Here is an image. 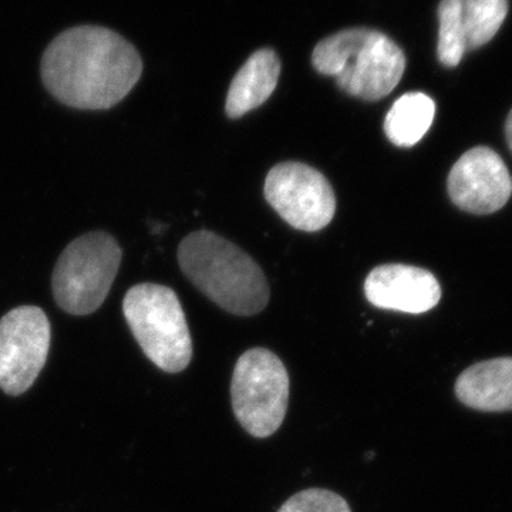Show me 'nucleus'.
<instances>
[{
	"mask_svg": "<svg viewBox=\"0 0 512 512\" xmlns=\"http://www.w3.org/2000/svg\"><path fill=\"white\" fill-rule=\"evenodd\" d=\"M265 198L282 220L301 231L316 232L336 212L335 192L325 175L295 161L275 165L265 180Z\"/></svg>",
	"mask_w": 512,
	"mask_h": 512,
	"instance_id": "0eeeda50",
	"label": "nucleus"
},
{
	"mask_svg": "<svg viewBox=\"0 0 512 512\" xmlns=\"http://www.w3.org/2000/svg\"><path fill=\"white\" fill-rule=\"evenodd\" d=\"M505 136H507L508 146H510L512 151V110L508 114L507 123H505Z\"/></svg>",
	"mask_w": 512,
	"mask_h": 512,
	"instance_id": "f3484780",
	"label": "nucleus"
},
{
	"mask_svg": "<svg viewBox=\"0 0 512 512\" xmlns=\"http://www.w3.org/2000/svg\"><path fill=\"white\" fill-rule=\"evenodd\" d=\"M50 323L37 306H20L0 319V389L10 396L28 392L46 365Z\"/></svg>",
	"mask_w": 512,
	"mask_h": 512,
	"instance_id": "6e6552de",
	"label": "nucleus"
},
{
	"mask_svg": "<svg viewBox=\"0 0 512 512\" xmlns=\"http://www.w3.org/2000/svg\"><path fill=\"white\" fill-rule=\"evenodd\" d=\"M468 50L490 42L503 26L508 0H461Z\"/></svg>",
	"mask_w": 512,
	"mask_h": 512,
	"instance_id": "4468645a",
	"label": "nucleus"
},
{
	"mask_svg": "<svg viewBox=\"0 0 512 512\" xmlns=\"http://www.w3.org/2000/svg\"><path fill=\"white\" fill-rule=\"evenodd\" d=\"M141 73L137 50L113 30L97 26L66 30L50 43L42 59L46 89L74 109L116 106Z\"/></svg>",
	"mask_w": 512,
	"mask_h": 512,
	"instance_id": "f257e3e1",
	"label": "nucleus"
},
{
	"mask_svg": "<svg viewBox=\"0 0 512 512\" xmlns=\"http://www.w3.org/2000/svg\"><path fill=\"white\" fill-rule=\"evenodd\" d=\"M312 64L319 73L335 77L343 92L375 101L396 89L406 69V56L382 32L356 28L319 42L313 50Z\"/></svg>",
	"mask_w": 512,
	"mask_h": 512,
	"instance_id": "7ed1b4c3",
	"label": "nucleus"
},
{
	"mask_svg": "<svg viewBox=\"0 0 512 512\" xmlns=\"http://www.w3.org/2000/svg\"><path fill=\"white\" fill-rule=\"evenodd\" d=\"M281 74V62L274 50L262 49L249 57L229 86L228 117L239 119L272 96Z\"/></svg>",
	"mask_w": 512,
	"mask_h": 512,
	"instance_id": "f8f14e48",
	"label": "nucleus"
},
{
	"mask_svg": "<svg viewBox=\"0 0 512 512\" xmlns=\"http://www.w3.org/2000/svg\"><path fill=\"white\" fill-rule=\"evenodd\" d=\"M123 251L106 232H89L64 249L53 272L55 301L74 316L90 315L106 301Z\"/></svg>",
	"mask_w": 512,
	"mask_h": 512,
	"instance_id": "39448f33",
	"label": "nucleus"
},
{
	"mask_svg": "<svg viewBox=\"0 0 512 512\" xmlns=\"http://www.w3.org/2000/svg\"><path fill=\"white\" fill-rule=\"evenodd\" d=\"M123 312L144 355L167 373L183 372L192 359V339L183 306L173 289L156 284L133 286Z\"/></svg>",
	"mask_w": 512,
	"mask_h": 512,
	"instance_id": "20e7f679",
	"label": "nucleus"
},
{
	"mask_svg": "<svg viewBox=\"0 0 512 512\" xmlns=\"http://www.w3.org/2000/svg\"><path fill=\"white\" fill-rule=\"evenodd\" d=\"M437 55L444 66L456 67L467 52L461 0H441Z\"/></svg>",
	"mask_w": 512,
	"mask_h": 512,
	"instance_id": "2eb2a0df",
	"label": "nucleus"
},
{
	"mask_svg": "<svg viewBox=\"0 0 512 512\" xmlns=\"http://www.w3.org/2000/svg\"><path fill=\"white\" fill-rule=\"evenodd\" d=\"M178 262L192 284L225 311L251 316L268 305L269 286L262 269L214 232L198 231L183 239Z\"/></svg>",
	"mask_w": 512,
	"mask_h": 512,
	"instance_id": "f03ea898",
	"label": "nucleus"
},
{
	"mask_svg": "<svg viewBox=\"0 0 512 512\" xmlns=\"http://www.w3.org/2000/svg\"><path fill=\"white\" fill-rule=\"evenodd\" d=\"M436 103L421 92L406 93L394 101L384 120V133L397 147H413L433 124Z\"/></svg>",
	"mask_w": 512,
	"mask_h": 512,
	"instance_id": "ddd939ff",
	"label": "nucleus"
},
{
	"mask_svg": "<svg viewBox=\"0 0 512 512\" xmlns=\"http://www.w3.org/2000/svg\"><path fill=\"white\" fill-rule=\"evenodd\" d=\"M448 194L463 211L485 215L501 210L512 195V177L503 158L488 147L467 151L451 168Z\"/></svg>",
	"mask_w": 512,
	"mask_h": 512,
	"instance_id": "1a4fd4ad",
	"label": "nucleus"
},
{
	"mask_svg": "<svg viewBox=\"0 0 512 512\" xmlns=\"http://www.w3.org/2000/svg\"><path fill=\"white\" fill-rule=\"evenodd\" d=\"M232 409L244 430L266 439L284 423L289 400L288 370L271 350L255 348L239 357L231 382Z\"/></svg>",
	"mask_w": 512,
	"mask_h": 512,
	"instance_id": "423d86ee",
	"label": "nucleus"
},
{
	"mask_svg": "<svg viewBox=\"0 0 512 512\" xmlns=\"http://www.w3.org/2000/svg\"><path fill=\"white\" fill-rule=\"evenodd\" d=\"M365 295L376 308L420 315L436 308L441 288L436 276L426 269L387 264L367 276Z\"/></svg>",
	"mask_w": 512,
	"mask_h": 512,
	"instance_id": "9d476101",
	"label": "nucleus"
},
{
	"mask_svg": "<svg viewBox=\"0 0 512 512\" xmlns=\"http://www.w3.org/2000/svg\"><path fill=\"white\" fill-rule=\"evenodd\" d=\"M458 402L481 413L512 412V357L474 363L454 384Z\"/></svg>",
	"mask_w": 512,
	"mask_h": 512,
	"instance_id": "9b49d317",
	"label": "nucleus"
},
{
	"mask_svg": "<svg viewBox=\"0 0 512 512\" xmlns=\"http://www.w3.org/2000/svg\"><path fill=\"white\" fill-rule=\"evenodd\" d=\"M278 512H352L348 501L333 491L309 488L293 495Z\"/></svg>",
	"mask_w": 512,
	"mask_h": 512,
	"instance_id": "dca6fc26",
	"label": "nucleus"
}]
</instances>
